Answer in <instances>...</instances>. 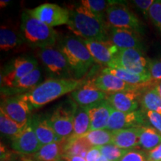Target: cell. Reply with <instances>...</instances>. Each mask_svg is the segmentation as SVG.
Returning <instances> with one entry per match:
<instances>
[{
	"instance_id": "obj_21",
	"label": "cell",
	"mask_w": 161,
	"mask_h": 161,
	"mask_svg": "<svg viewBox=\"0 0 161 161\" xmlns=\"http://www.w3.org/2000/svg\"><path fill=\"white\" fill-rule=\"evenodd\" d=\"M140 127H133L112 131V144L125 150H129L130 148L139 146Z\"/></svg>"
},
{
	"instance_id": "obj_6",
	"label": "cell",
	"mask_w": 161,
	"mask_h": 161,
	"mask_svg": "<svg viewBox=\"0 0 161 161\" xmlns=\"http://www.w3.org/2000/svg\"><path fill=\"white\" fill-rule=\"evenodd\" d=\"M109 67L121 68L136 75H151L148 62L140 49H120L116 52Z\"/></svg>"
},
{
	"instance_id": "obj_32",
	"label": "cell",
	"mask_w": 161,
	"mask_h": 161,
	"mask_svg": "<svg viewBox=\"0 0 161 161\" xmlns=\"http://www.w3.org/2000/svg\"><path fill=\"white\" fill-rule=\"evenodd\" d=\"M25 125L18 124L0 110V131L2 134L13 138L21 131Z\"/></svg>"
},
{
	"instance_id": "obj_1",
	"label": "cell",
	"mask_w": 161,
	"mask_h": 161,
	"mask_svg": "<svg viewBox=\"0 0 161 161\" xmlns=\"http://www.w3.org/2000/svg\"><path fill=\"white\" fill-rule=\"evenodd\" d=\"M84 81L83 79L75 78H51L23 93V96L32 108H39L65 94L71 93Z\"/></svg>"
},
{
	"instance_id": "obj_20",
	"label": "cell",
	"mask_w": 161,
	"mask_h": 161,
	"mask_svg": "<svg viewBox=\"0 0 161 161\" xmlns=\"http://www.w3.org/2000/svg\"><path fill=\"white\" fill-rule=\"evenodd\" d=\"M31 123L37 137L42 146L52 142H61L64 140L58 136L52 129L49 122V119L45 116H35L31 118Z\"/></svg>"
},
{
	"instance_id": "obj_18",
	"label": "cell",
	"mask_w": 161,
	"mask_h": 161,
	"mask_svg": "<svg viewBox=\"0 0 161 161\" xmlns=\"http://www.w3.org/2000/svg\"><path fill=\"white\" fill-rule=\"evenodd\" d=\"M94 84L98 90L107 94L115 93L117 92L130 90H138L141 85H132L123 81L111 74L102 73L94 78Z\"/></svg>"
},
{
	"instance_id": "obj_37",
	"label": "cell",
	"mask_w": 161,
	"mask_h": 161,
	"mask_svg": "<svg viewBox=\"0 0 161 161\" xmlns=\"http://www.w3.org/2000/svg\"><path fill=\"white\" fill-rule=\"evenodd\" d=\"M146 117L148 118V121L152 124V125L154 127V128H155L161 134V114L154 111L147 110Z\"/></svg>"
},
{
	"instance_id": "obj_44",
	"label": "cell",
	"mask_w": 161,
	"mask_h": 161,
	"mask_svg": "<svg viewBox=\"0 0 161 161\" xmlns=\"http://www.w3.org/2000/svg\"><path fill=\"white\" fill-rule=\"evenodd\" d=\"M1 161H11V160L9 159L8 156H6V155H3L2 154L1 155Z\"/></svg>"
},
{
	"instance_id": "obj_23",
	"label": "cell",
	"mask_w": 161,
	"mask_h": 161,
	"mask_svg": "<svg viewBox=\"0 0 161 161\" xmlns=\"http://www.w3.org/2000/svg\"><path fill=\"white\" fill-rule=\"evenodd\" d=\"M90 119L86 107H77L73 120V134L72 138H79L85 136L90 131ZM70 138V137H69Z\"/></svg>"
},
{
	"instance_id": "obj_43",
	"label": "cell",
	"mask_w": 161,
	"mask_h": 161,
	"mask_svg": "<svg viewBox=\"0 0 161 161\" xmlns=\"http://www.w3.org/2000/svg\"><path fill=\"white\" fill-rule=\"evenodd\" d=\"M155 87H156L157 90H158V92L159 95H160V96L161 97V82H160V83L157 84Z\"/></svg>"
},
{
	"instance_id": "obj_25",
	"label": "cell",
	"mask_w": 161,
	"mask_h": 161,
	"mask_svg": "<svg viewBox=\"0 0 161 161\" xmlns=\"http://www.w3.org/2000/svg\"><path fill=\"white\" fill-rule=\"evenodd\" d=\"M102 73L111 74V75L120 78L125 83L132 84V85H142V84L149 82L152 79L151 75H136V74L131 73V72L126 71L121 68L105 67L102 70Z\"/></svg>"
},
{
	"instance_id": "obj_16",
	"label": "cell",
	"mask_w": 161,
	"mask_h": 161,
	"mask_svg": "<svg viewBox=\"0 0 161 161\" xmlns=\"http://www.w3.org/2000/svg\"><path fill=\"white\" fill-rule=\"evenodd\" d=\"M143 116L140 111L121 112L113 108L106 129L110 131L141 126Z\"/></svg>"
},
{
	"instance_id": "obj_29",
	"label": "cell",
	"mask_w": 161,
	"mask_h": 161,
	"mask_svg": "<svg viewBox=\"0 0 161 161\" xmlns=\"http://www.w3.org/2000/svg\"><path fill=\"white\" fill-rule=\"evenodd\" d=\"M140 102L146 110L161 114V97L156 87L147 90L141 96Z\"/></svg>"
},
{
	"instance_id": "obj_45",
	"label": "cell",
	"mask_w": 161,
	"mask_h": 161,
	"mask_svg": "<svg viewBox=\"0 0 161 161\" xmlns=\"http://www.w3.org/2000/svg\"><path fill=\"white\" fill-rule=\"evenodd\" d=\"M101 161H109V160H108L106 158H104V157H102V160H101Z\"/></svg>"
},
{
	"instance_id": "obj_38",
	"label": "cell",
	"mask_w": 161,
	"mask_h": 161,
	"mask_svg": "<svg viewBox=\"0 0 161 161\" xmlns=\"http://www.w3.org/2000/svg\"><path fill=\"white\" fill-rule=\"evenodd\" d=\"M154 0H134L133 3L145 15L148 16V11L154 3Z\"/></svg>"
},
{
	"instance_id": "obj_40",
	"label": "cell",
	"mask_w": 161,
	"mask_h": 161,
	"mask_svg": "<svg viewBox=\"0 0 161 161\" xmlns=\"http://www.w3.org/2000/svg\"><path fill=\"white\" fill-rule=\"evenodd\" d=\"M148 161H161V144L150 151L148 155Z\"/></svg>"
},
{
	"instance_id": "obj_35",
	"label": "cell",
	"mask_w": 161,
	"mask_h": 161,
	"mask_svg": "<svg viewBox=\"0 0 161 161\" xmlns=\"http://www.w3.org/2000/svg\"><path fill=\"white\" fill-rule=\"evenodd\" d=\"M148 70L152 79L161 81V58L148 62Z\"/></svg>"
},
{
	"instance_id": "obj_14",
	"label": "cell",
	"mask_w": 161,
	"mask_h": 161,
	"mask_svg": "<svg viewBox=\"0 0 161 161\" xmlns=\"http://www.w3.org/2000/svg\"><path fill=\"white\" fill-rule=\"evenodd\" d=\"M81 39V38H80ZM96 63L106 67L111 65L115 54L119 51L110 40L107 42L92 41L81 39Z\"/></svg>"
},
{
	"instance_id": "obj_41",
	"label": "cell",
	"mask_w": 161,
	"mask_h": 161,
	"mask_svg": "<svg viewBox=\"0 0 161 161\" xmlns=\"http://www.w3.org/2000/svg\"><path fill=\"white\" fill-rule=\"evenodd\" d=\"M62 159H64L65 161H86L85 158L80 156L64 155Z\"/></svg>"
},
{
	"instance_id": "obj_27",
	"label": "cell",
	"mask_w": 161,
	"mask_h": 161,
	"mask_svg": "<svg viewBox=\"0 0 161 161\" xmlns=\"http://www.w3.org/2000/svg\"><path fill=\"white\" fill-rule=\"evenodd\" d=\"M92 148L84 136L79 138L70 137L66 140L64 155L80 156L85 158L86 154Z\"/></svg>"
},
{
	"instance_id": "obj_26",
	"label": "cell",
	"mask_w": 161,
	"mask_h": 161,
	"mask_svg": "<svg viewBox=\"0 0 161 161\" xmlns=\"http://www.w3.org/2000/svg\"><path fill=\"white\" fill-rule=\"evenodd\" d=\"M139 144L145 150L150 152L161 144V134L152 127L140 126Z\"/></svg>"
},
{
	"instance_id": "obj_30",
	"label": "cell",
	"mask_w": 161,
	"mask_h": 161,
	"mask_svg": "<svg viewBox=\"0 0 161 161\" xmlns=\"http://www.w3.org/2000/svg\"><path fill=\"white\" fill-rule=\"evenodd\" d=\"M84 136L92 147L112 144L113 132L107 129L90 130Z\"/></svg>"
},
{
	"instance_id": "obj_15",
	"label": "cell",
	"mask_w": 161,
	"mask_h": 161,
	"mask_svg": "<svg viewBox=\"0 0 161 161\" xmlns=\"http://www.w3.org/2000/svg\"><path fill=\"white\" fill-rule=\"evenodd\" d=\"M108 40L119 50L136 49L141 50L142 45L137 32L134 30L108 27Z\"/></svg>"
},
{
	"instance_id": "obj_12",
	"label": "cell",
	"mask_w": 161,
	"mask_h": 161,
	"mask_svg": "<svg viewBox=\"0 0 161 161\" xmlns=\"http://www.w3.org/2000/svg\"><path fill=\"white\" fill-rule=\"evenodd\" d=\"M11 147L16 152L24 154H35L40 149L42 146L37 137L31 121H29L19 134L11 138Z\"/></svg>"
},
{
	"instance_id": "obj_36",
	"label": "cell",
	"mask_w": 161,
	"mask_h": 161,
	"mask_svg": "<svg viewBox=\"0 0 161 161\" xmlns=\"http://www.w3.org/2000/svg\"><path fill=\"white\" fill-rule=\"evenodd\" d=\"M119 161H148L142 152L139 151L128 150V152Z\"/></svg>"
},
{
	"instance_id": "obj_33",
	"label": "cell",
	"mask_w": 161,
	"mask_h": 161,
	"mask_svg": "<svg viewBox=\"0 0 161 161\" xmlns=\"http://www.w3.org/2000/svg\"><path fill=\"white\" fill-rule=\"evenodd\" d=\"M98 148H99L102 156L109 161H119L128 151L122 149L113 144L105 145Z\"/></svg>"
},
{
	"instance_id": "obj_2",
	"label": "cell",
	"mask_w": 161,
	"mask_h": 161,
	"mask_svg": "<svg viewBox=\"0 0 161 161\" xmlns=\"http://www.w3.org/2000/svg\"><path fill=\"white\" fill-rule=\"evenodd\" d=\"M67 27L78 37L92 41H108V25L80 5L70 11Z\"/></svg>"
},
{
	"instance_id": "obj_22",
	"label": "cell",
	"mask_w": 161,
	"mask_h": 161,
	"mask_svg": "<svg viewBox=\"0 0 161 161\" xmlns=\"http://www.w3.org/2000/svg\"><path fill=\"white\" fill-rule=\"evenodd\" d=\"M40 78H41V72L37 67L28 75L17 80L10 87L2 89V92L7 95L24 92H27L38 85L37 84L40 80Z\"/></svg>"
},
{
	"instance_id": "obj_39",
	"label": "cell",
	"mask_w": 161,
	"mask_h": 161,
	"mask_svg": "<svg viewBox=\"0 0 161 161\" xmlns=\"http://www.w3.org/2000/svg\"><path fill=\"white\" fill-rule=\"evenodd\" d=\"M102 154L98 147H92L86 155V161H101L102 159Z\"/></svg>"
},
{
	"instance_id": "obj_3",
	"label": "cell",
	"mask_w": 161,
	"mask_h": 161,
	"mask_svg": "<svg viewBox=\"0 0 161 161\" xmlns=\"http://www.w3.org/2000/svg\"><path fill=\"white\" fill-rule=\"evenodd\" d=\"M58 49L66 57L75 79H82L81 78L96 63L80 37L66 36L61 38L58 43Z\"/></svg>"
},
{
	"instance_id": "obj_24",
	"label": "cell",
	"mask_w": 161,
	"mask_h": 161,
	"mask_svg": "<svg viewBox=\"0 0 161 161\" xmlns=\"http://www.w3.org/2000/svg\"><path fill=\"white\" fill-rule=\"evenodd\" d=\"M66 140L45 145L35 154L38 161H58L63 158Z\"/></svg>"
},
{
	"instance_id": "obj_13",
	"label": "cell",
	"mask_w": 161,
	"mask_h": 161,
	"mask_svg": "<svg viewBox=\"0 0 161 161\" xmlns=\"http://www.w3.org/2000/svg\"><path fill=\"white\" fill-rule=\"evenodd\" d=\"M108 94L98 90L93 80H85L81 86L70 93L72 99L80 107H90L107 99Z\"/></svg>"
},
{
	"instance_id": "obj_19",
	"label": "cell",
	"mask_w": 161,
	"mask_h": 161,
	"mask_svg": "<svg viewBox=\"0 0 161 161\" xmlns=\"http://www.w3.org/2000/svg\"><path fill=\"white\" fill-rule=\"evenodd\" d=\"M90 119V130L106 129L113 108L108 100L86 107Z\"/></svg>"
},
{
	"instance_id": "obj_5",
	"label": "cell",
	"mask_w": 161,
	"mask_h": 161,
	"mask_svg": "<svg viewBox=\"0 0 161 161\" xmlns=\"http://www.w3.org/2000/svg\"><path fill=\"white\" fill-rule=\"evenodd\" d=\"M78 104L72 98L57 107L49 119V122L56 134L63 140H67L73 134V120Z\"/></svg>"
},
{
	"instance_id": "obj_4",
	"label": "cell",
	"mask_w": 161,
	"mask_h": 161,
	"mask_svg": "<svg viewBox=\"0 0 161 161\" xmlns=\"http://www.w3.org/2000/svg\"><path fill=\"white\" fill-rule=\"evenodd\" d=\"M21 30L23 40L31 47H53L57 42L58 34L55 30L32 17L28 11L22 14Z\"/></svg>"
},
{
	"instance_id": "obj_28",
	"label": "cell",
	"mask_w": 161,
	"mask_h": 161,
	"mask_svg": "<svg viewBox=\"0 0 161 161\" xmlns=\"http://www.w3.org/2000/svg\"><path fill=\"white\" fill-rule=\"evenodd\" d=\"M23 36L7 26L0 28V49L1 51L8 52L17 47L23 42Z\"/></svg>"
},
{
	"instance_id": "obj_7",
	"label": "cell",
	"mask_w": 161,
	"mask_h": 161,
	"mask_svg": "<svg viewBox=\"0 0 161 161\" xmlns=\"http://www.w3.org/2000/svg\"><path fill=\"white\" fill-rule=\"evenodd\" d=\"M105 23L108 27L125 29L140 31V20L133 12L122 3L112 2L105 14Z\"/></svg>"
},
{
	"instance_id": "obj_17",
	"label": "cell",
	"mask_w": 161,
	"mask_h": 161,
	"mask_svg": "<svg viewBox=\"0 0 161 161\" xmlns=\"http://www.w3.org/2000/svg\"><path fill=\"white\" fill-rule=\"evenodd\" d=\"M140 92L137 90H125L108 94L107 100L114 109L121 112H134L139 107Z\"/></svg>"
},
{
	"instance_id": "obj_42",
	"label": "cell",
	"mask_w": 161,
	"mask_h": 161,
	"mask_svg": "<svg viewBox=\"0 0 161 161\" xmlns=\"http://www.w3.org/2000/svg\"><path fill=\"white\" fill-rule=\"evenodd\" d=\"M10 3L9 0H1L0 1V5H1V8H5Z\"/></svg>"
},
{
	"instance_id": "obj_8",
	"label": "cell",
	"mask_w": 161,
	"mask_h": 161,
	"mask_svg": "<svg viewBox=\"0 0 161 161\" xmlns=\"http://www.w3.org/2000/svg\"><path fill=\"white\" fill-rule=\"evenodd\" d=\"M37 55L50 74L58 78H75L66 57L58 49H40Z\"/></svg>"
},
{
	"instance_id": "obj_34",
	"label": "cell",
	"mask_w": 161,
	"mask_h": 161,
	"mask_svg": "<svg viewBox=\"0 0 161 161\" xmlns=\"http://www.w3.org/2000/svg\"><path fill=\"white\" fill-rule=\"evenodd\" d=\"M148 17L161 32V1H155L148 11Z\"/></svg>"
},
{
	"instance_id": "obj_31",
	"label": "cell",
	"mask_w": 161,
	"mask_h": 161,
	"mask_svg": "<svg viewBox=\"0 0 161 161\" xmlns=\"http://www.w3.org/2000/svg\"><path fill=\"white\" fill-rule=\"evenodd\" d=\"M111 3L112 1H106V0H81L80 1V5L86 8L96 17L104 23H105L107 9L111 5Z\"/></svg>"
},
{
	"instance_id": "obj_11",
	"label": "cell",
	"mask_w": 161,
	"mask_h": 161,
	"mask_svg": "<svg viewBox=\"0 0 161 161\" xmlns=\"http://www.w3.org/2000/svg\"><path fill=\"white\" fill-rule=\"evenodd\" d=\"M37 68V61L35 58L28 57L16 58L1 76V88L10 87L17 80Z\"/></svg>"
},
{
	"instance_id": "obj_10",
	"label": "cell",
	"mask_w": 161,
	"mask_h": 161,
	"mask_svg": "<svg viewBox=\"0 0 161 161\" xmlns=\"http://www.w3.org/2000/svg\"><path fill=\"white\" fill-rule=\"evenodd\" d=\"M0 110L18 124L25 125L31 118V113L33 109L23 94L4 98L1 102Z\"/></svg>"
},
{
	"instance_id": "obj_9",
	"label": "cell",
	"mask_w": 161,
	"mask_h": 161,
	"mask_svg": "<svg viewBox=\"0 0 161 161\" xmlns=\"http://www.w3.org/2000/svg\"><path fill=\"white\" fill-rule=\"evenodd\" d=\"M27 11L32 17L52 28L67 25L69 20L70 11L56 4L45 3Z\"/></svg>"
}]
</instances>
